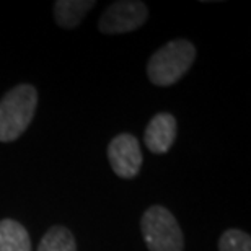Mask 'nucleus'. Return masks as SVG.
Here are the masks:
<instances>
[{
	"label": "nucleus",
	"instance_id": "f257e3e1",
	"mask_svg": "<svg viewBox=\"0 0 251 251\" xmlns=\"http://www.w3.org/2000/svg\"><path fill=\"white\" fill-rule=\"evenodd\" d=\"M38 106V92L33 85L12 88L0 101V142H13L31 124Z\"/></svg>",
	"mask_w": 251,
	"mask_h": 251
},
{
	"label": "nucleus",
	"instance_id": "f03ea898",
	"mask_svg": "<svg viewBox=\"0 0 251 251\" xmlns=\"http://www.w3.org/2000/svg\"><path fill=\"white\" fill-rule=\"evenodd\" d=\"M196 59V48L188 39L167 43L150 57L147 65L149 80L158 87H170L183 78Z\"/></svg>",
	"mask_w": 251,
	"mask_h": 251
},
{
	"label": "nucleus",
	"instance_id": "7ed1b4c3",
	"mask_svg": "<svg viewBox=\"0 0 251 251\" xmlns=\"http://www.w3.org/2000/svg\"><path fill=\"white\" fill-rule=\"evenodd\" d=\"M140 227L149 251H183L181 228L175 215L163 205H152L145 210Z\"/></svg>",
	"mask_w": 251,
	"mask_h": 251
},
{
	"label": "nucleus",
	"instance_id": "20e7f679",
	"mask_svg": "<svg viewBox=\"0 0 251 251\" xmlns=\"http://www.w3.org/2000/svg\"><path fill=\"white\" fill-rule=\"evenodd\" d=\"M149 10L144 2L121 0L114 2L100 17L98 28L104 34H121L140 28L147 22Z\"/></svg>",
	"mask_w": 251,
	"mask_h": 251
},
{
	"label": "nucleus",
	"instance_id": "39448f33",
	"mask_svg": "<svg viewBox=\"0 0 251 251\" xmlns=\"http://www.w3.org/2000/svg\"><path fill=\"white\" fill-rule=\"evenodd\" d=\"M108 160L119 178L137 176L142 167V152L137 137L132 134H119L108 145Z\"/></svg>",
	"mask_w": 251,
	"mask_h": 251
},
{
	"label": "nucleus",
	"instance_id": "423d86ee",
	"mask_svg": "<svg viewBox=\"0 0 251 251\" xmlns=\"http://www.w3.org/2000/svg\"><path fill=\"white\" fill-rule=\"evenodd\" d=\"M176 119L170 113H158L150 119L144 142L152 153H167L176 139Z\"/></svg>",
	"mask_w": 251,
	"mask_h": 251
},
{
	"label": "nucleus",
	"instance_id": "0eeeda50",
	"mask_svg": "<svg viewBox=\"0 0 251 251\" xmlns=\"http://www.w3.org/2000/svg\"><path fill=\"white\" fill-rule=\"evenodd\" d=\"M95 0H57L54 3V18L61 28H75L88 10L95 7Z\"/></svg>",
	"mask_w": 251,
	"mask_h": 251
},
{
	"label": "nucleus",
	"instance_id": "6e6552de",
	"mask_svg": "<svg viewBox=\"0 0 251 251\" xmlns=\"http://www.w3.org/2000/svg\"><path fill=\"white\" fill-rule=\"evenodd\" d=\"M0 251H33L26 228L17 220H0Z\"/></svg>",
	"mask_w": 251,
	"mask_h": 251
},
{
	"label": "nucleus",
	"instance_id": "1a4fd4ad",
	"mask_svg": "<svg viewBox=\"0 0 251 251\" xmlns=\"http://www.w3.org/2000/svg\"><path fill=\"white\" fill-rule=\"evenodd\" d=\"M38 251H77V245L69 228L56 225L49 228L43 237Z\"/></svg>",
	"mask_w": 251,
	"mask_h": 251
},
{
	"label": "nucleus",
	"instance_id": "9d476101",
	"mask_svg": "<svg viewBox=\"0 0 251 251\" xmlns=\"http://www.w3.org/2000/svg\"><path fill=\"white\" fill-rule=\"evenodd\" d=\"M220 251H251V238L248 233L237 228H230L220 237Z\"/></svg>",
	"mask_w": 251,
	"mask_h": 251
}]
</instances>
